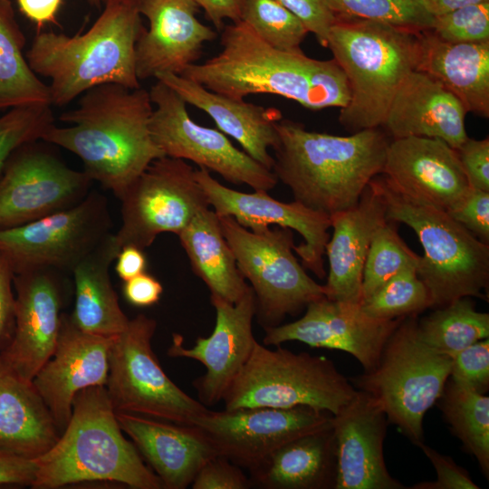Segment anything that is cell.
Wrapping results in <instances>:
<instances>
[{
    "label": "cell",
    "mask_w": 489,
    "mask_h": 489,
    "mask_svg": "<svg viewBox=\"0 0 489 489\" xmlns=\"http://www.w3.org/2000/svg\"><path fill=\"white\" fill-rule=\"evenodd\" d=\"M107 1H110V0H101V3L104 4V3L107 2Z\"/></svg>",
    "instance_id": "680465c9"
},
{
    "label": "cell",
    "mask_w": 489,
    "mask_h": 489,
    "mask_svg": "<svg viewBox=\"0 0 489 489\" xmlns=\"http://www.w3.org/2000/svg\"><path fill=\"white\" fill-rule=\"evenodd\" d=\"M427 31L449 43L489 41V2L433 16Z\"/></svg>",
    "instance_id": "b9f144b4"
},
{
    "label": "cell",
    "mask_w": 489,
    "mask_h": 489,
    "mask_svg": "<svg viewBox=\"0 0 489 489\" xmlns=\"http://www.w3.org/2000/svg\"><path fill=\"white\" fill-rule=\"evenodd\" d=\"M121 201V225L114 234L117 247L150 246L162 233L178 235L201 210L209 207L186 160L155 159L128 187Z\"/></svg>",
    "instance_id": "4fadbf2b"
},
{
    "label": "cell",
    "mask_w": 489,
    "mask_h": 489,
    "mask_svg": "<svg viewBox=\"0 0 489 489\" xmlns=\"http://www.w3.org/2000/svg\"><path fill=\"white\" fill-rule=\"evenodd\" d=\"M252 486L264 489H334L332 426L283 444L248 469Z\"/></svg>",
    "instance_id": "4dcf8cb0"
},
{
    "label": "cell",
    "mask_w": 489,
    "mask_h": 489,
    "mask_svg": "<svg viewBox=\"0 0 489 489\" xmlns=\"http://www.w3.org/2000/svg\"><path fill=\"white\" fill-rule=\"evenodd\" d=\"M240 21L273 48L297 52L309 34L303 24L275 0H244Z\"/></svg>",
    "instance_id": "f35d334b"
},
{
    "label": "cell",
    "mask_w": 489,
    "mask_h": 489,
    "mask_svg": "<svg viewBox=\"0 0 489 489\" xmlns=\"http://www.w3.org/2000/svg\"><path fill=\"white\" fill-rule=\"evenodd\" d=\"M153 108L149 91L141 87L101 84L60 115L70 126L53 124L41 140L78 156L90 178L120 199L151 162L165 156L149 129Z\"/></svg>",
    "instance_id": "6da1fadb"
},
{
    "label": "cell",
    "mask_w": 489,
    "mask_h": 489,
    "mask_svg": "<svg viewBox=\"0 0 489 489\" xmlns=\"http://www.w3.org/2000/svg\"><path fill=\"white\" fill-rule=\"evenodd\" d=\"M203 9L208 19L217 30H222L226 20L232 23L240 21L244 0H195Z\"/></svg>",
    "instance_id": "f5cc1de1"
},
{
    "label": "cell",
    "mask_w": 489,
    "mask_h": 489,
    "mask_svg": "<svg viewBox=\"0 0 489 489\" xmlns=\"http://www.w3.org/2000/svg\"><path fill=\"white\" fill-rule=\"evenodd\" d=\"M251 481L241 467L226 457L216 455L199 469L192 484V489H248Z\"/></svg>",
    "instance_id": "f6af8a7d"
},
{
    "label": "cell",
    "mask_w": 489,
    "mask_h": 489,
    "mask_svg": "<svg viewBox=\"0 0 489 489\" xmlns=\"http://www.w3.org/2000/svg\"><path fill=\"white\" fill-rule=\"evenodd\" d=\"M91 183L84 171L69 168L37 141L21 147L0 176V229L77 205L91 192Z\"/></svg>",
    "instance_id": "9a60e30c"
},
{
    "label": "cell",
    "mask_w": 489,
    "mask_h": 489,
    "mask_svg": "<svg viewBox=\"0 0 489 489\" xmlns=\"http://www.w3.org/2000/svg\"><path fill=\"white\" fill-rule=\"evenodd\" d=\"M451 432L489 478V398L448 379L436 403Z\"/></svg>",
    "instance_id": "e575fe53"
},
{
    "label": "cell",
    "mask_w": 489,
    "mask_h": 489,
    "mask_svg": "<svg viewBox=\"0 0 489 489\" xmlns=\"http://www.w3.org/2000/svg\"><path fill=\"white\" fill-rule=\"evenodd\" d=\"M417 71L441 83L467 113L489 118V41L449 43L421 31Z\"/></svg>",
    "instance_id": "f1b7e54d"
},
{
    "label": "cell",
    "mask_w": 489,
    "mask_h": 489,
    "mask_svg": "<svg viewBox=\"0 0 489 489\" xmlns=\"http://www.w3.org/2000/svg\"><path fill=\"white\" fill-rule=\"evenodd\" d=\"M275 347L256 343L222 399L225 409L309 407L335 415L355 396L328 358Z\"/></svg>",
    "instance_id": "9c48e42d"
},
{
    "label": "cell",
    "mask_w": 489,
    "mask_h": 489,
    "mask_svg": "<svg viewBox=\"0 0 489 489\" xmlns=\"http://www.w3.org/2000/svg\"><path fill=\"white\" fill-rule=\"evenodd\" d=\"M275 128L272 170L294 200L312 210L331 216L356 206L382 173L390 139L381 128L339 136L283 118Z\"/></svg>",
    "instance_id": "3957f363"
},
{
    "label": "cell",
    "mask_w": 489,
    "mask_h": 489,
    "mask_svg": "<svg viewBox=\"0 0 489 489\" xmlns=\"http://www.w3.org/2000/svg\"><path fill=\"white\" fill-rule=\"evenodd\" d=\"M138 8L149 21L135 46L139 81L161 73L181 75L216 38V32L198 20L195 0H138Z\"/></svg>",
    "instance_id": "7402d4cb"
},
{
    "label": "cell",
    "mask_w": 489,
    "mask_h": 489,
    "mask_svg": "<svg viewBox=\"0 0 489 489\" xmlns=\"http://www.w3.org/2000/svg\"><path fill=\"white\" fill-rule=\"evenodd\" d=\"M14 273L0 254V345L9 341L14 326Z\"/></svg>",
    "instance_id": "681fc988"
},
{
    "label": "cell",
    "mask_w": 489,
    "mask_h": 489,
    "mask_svg": "<svg viewBox=\"0 0 489 489\" xmlns=\"http://www.w3.org/2000/svg\"><path fill=\"white\" fill-rule=\"evenodd\" d=\"M34 489L110 481L134 489H162L133 443L123 435L105 386L75 396L72 416L54 446L34 459Z\"/></svg>",
    "instance_id": "5b68a950"
},
{
    "label": "cell",
    "mask_w": 489,
    "mask_h": 489,
    "mask_svg": "<svg viewBox=\"0 0 489 489\" xmlns=\"http://www.w3.org/2000/svg\"><path fill=\"white\" fill-rule=\"evenodd\" d=\"M196 177L207 203L218 216H232L250 230H259L275 225L298 232L303 238L295 252L302 265L318 278L326 276L325 247L330 238V216L312 210L294 200L282 202L270 197L267 191L241 192L222 185L206 168L196 170Z\"/></svg>",
    "instance_id": "d6986e66"
},
{
    "label": "cell",
    "mask_w": 489,
    "mask_h": 489,
    "mask_svg": "<svg viewBox=\"0 0 489 489\" xmlns=\"http://www.w3.org/2000/svg\"><path fill=\"white\" fill-rule=\"evenodd\" d=\"M120 249L110 233L72 269L75 301L70 315L81 331L102 337H116L129 319L121 310L110 278V266Z\"/></svg>",
    "instance_id": "1f68e13d"
},
{
    "label": "cell",
    "mask_w": 489,
    "mask_h": 489,
    "mask_svg": "<svg viewBox=\"0 0 489 489\" xmlns=\"http://www.w3.org/2000/svg\"><path fill=\"white\" fill-rule=\"evenodd\" d=\"M369 316L382 320L417 315L432 307L429 292L418 277L417 268L397 273L361 302Z\"/></svg>",
    "instance_id": "8d00e7d4"
},
{
    "label": "cell",
    "mask_w": 489,
    "mask_h": 489,
    "mask_svg": "<svg viewBox=\"0 0 489 489\" xmlns=\"http://www.w3.org/2000/svg\"><path fill=\"white\" fill-rule=\"evenodd\" d=\"M449 379L485 394L489 388V340L473 343L452 357Z\"/></svg>",
    "instance_id": "7bdbcfd3"
},
{
    "label": "cell",
    "mask_w": 489,
    "mask_h": 489,
    "mask_svg": "<svg viewBox=\"0 0 489 489\" xmlns=\"http://www.w3.org/2000/svg\"><path fill=\"white\" fill-rule=\"evenodd\" d=\"M395 224L388 221L372 237L363 268L362 301L404 269L417 268L420 256L402 240Z\"/></svg>",
    "instance_id": "74e56055"
},
{
    "label": "cell",
    "mask_w": 489,
    "mask_h": 489,
    "mask_svg": "<svg viewBox=\"0 0 489 489\" xmlns=\"http://www.w3.org/2000/svg\"><path fill=\"white\" fill-rule=\"evenodd\" d=\"M60 273L38 269L14 276V326L0 356L30 381L52 357L57 344L63 298Z\"/></svg>",
    "instance_id": "ffe728a7"
},
{
    "label": "cell",
    "mask_w": 489,
    "mask_h": 489,
    "mask_svg": "<svg viewBox=\"0 0 489 489\" xmlns=\"http://www.w3.org/2000/svg\"><path fill=\"white\" fill-rule=\"evenodd\" d=\"M446 213L489 244V192L469 187Z\"/></svg>",
    "instance_id": "ee69618b"
},
{
    "label": "cell",
    "mask_w": 489,
    "mask_h": 489,
    "mask_svg": "<svg viewBox=\"0 0 489 489\" xmlns=\"http://www.w3.org/2000/svg\"><path fill=\"white\" fill-rule=\"evenodd\" d=\"M17 4L21 13L40 28L44 24L56 23L62 0H17Z\"/></svg>",
    "instance_id": "11a10c76"
},
{
    "label": "cell",
    "mask_w": 489,
    "mask_h": 489,
    "mask_svg": "<svg viewBox=\"0 0 489 489\" xmlns=\"http://www.w3.org/2000/svg\"><path fill=\"white\" fill-rule=\"evenodd\" d=\"M25 36L11 0H0V110L35 103L52 105L49 86L24 54Z\"/></svg>",
    "instance_id": "836d02e7"
},
{
    "label": "cell",
    "mask_w": 489,
    "mask_h": 489,
    "mask_svg": "<svg viewBox=\"0 0 489 489\" xmlns=\"http://www.w3.org/2000/svg\"><path fill=\"white\" fill-rule=\"evenodd\" d=\"M416 317H405L388 340L377 366L350 382L374 398L388 423L417 446L424 442V416L449 379L452 358L422 341Z\"/></svg>",
    "instance_id": "ba28073f"
},
{
    "label": "cell",
    "mask_w": 489,
    "mask_h": 489,
    "mask_svg": "<svg viewBox=\"0 0 489 489\" xmlns=\"http://www.w3.org/2000/svg\"><path fill=\"white\" fill-rule=\"evenodd\" d=\"M429 459L436 472V480L420 482L411 489H479L469 473L455 463L448 455L440 454L424 442L417 445Z\"/></svg>",
    "instance_id": "bcb514c9"
},
{
    "label": "cell",
    "mask_w": 489,
    "mask_h": 489,
    "mask_svg": "<svg viewBox=\"0 0 489 489\" xmlns=\"http://www.w3.org/2000/svg\"><path fill=\"white\" fill-rule=\"evenodd\" d=\"M115 260V271L118 276L124 282L141 274L146 271V255L143 249L137 246H122Z\"/></svg>",
    "instance_id": "db71d44e"
},
{
    "label": "cell",
    "mask_w": 489,
    "mask_h": 489,
    "mask_svg": "<svg viewBox=\"0 0 489 489\" xmlns=\"http://www.w3.org/2000/svg\"><path fill=\"white\" fill-rule=\"evenodd\" d=\"M420 2L430 15L436 16L468 5L489 2V0H420Z\"/></svg>",
    "instance_id": "9f6ffc18"
},
{
    "label": "cell",
    "mask_w": 489,
    "mask_h": 489,
    "mask_svg": "<svg viewBox=\"0 0 489 489\" xmlns=\"http://www.w3.org/2000/svg\"><path fill=\"white\" fill-rule=\"evenodd\" d=\"M331 414L309 407L208 408L193 426L206 435L218 455L249 469L290 440L331 427Z\"/></svg>",
    "instance_id": "2e32d148"
},
{
    "label": "cell",
    "mask_w": 489,
    "mask_h": 489,
    "mask_svg": "<svg viewBox=\"0 0 489 489\" xmlns=\"http://www.w3.org/2000/svg\"><path fill=\"white\" fill-rule=\"evenodd\" d=\"M92 26L68 36L38 33L25 57L31 69L50 80L52 105L64 106L105 83L140 87L135 46L145 29L138 0H110Z\"/></svg>",
    "instance_id": "277c9868"
},
{
    "label": "cell",
    "mask_w": 489,
    "mask_h": 489,
    "mask_svg": "<svg viewBox=\"0 0 489 489\" xmlns=\"http://www.w3.org/2000/svg\"><path fill=\"white\" fill-rule=\"evenodd\" d=\"M34 459L20 457L0 450V485H30L36 475Z\"/></svg>",
    "instance_id": "f907efd6"
},
{
    "label": "cell",
    "mask_w": 489,
    "mask_h": 489,
    "mask_svg": "<svg viewBox=\"0 0 489 489\" xmlns=\"http://www.w3.org/2000/svg\"><path fill=\"white\" fill-rule=\"evenodd\" d=\"M386 205L387 219L409 226L424 250L417 273L432 307L462 297L487 300L489 244L480 241L445 210L408 199L379 175L371 180Z\"/></svg>",
    "instance_id": "52a82bcc"
},
{
    "label": "cell",
    "mask_w": 489,
    "mask_h": 489,
    "mask_svg": "<svg viewBox=\"0 0 489 489\" xmlns=\"http://www.w3.org/2000/svg\"><path fill=\"white\" fill-rule=\"evenodd\" d=\"M417 332L427 346L452 357L473 343L488 339L489 314L478 312L470 297H462L417 321Z\"/></svg>",
    "instance_id": "d590c367"
},
{
    "label": "cell",
    "mask_w": 489,
    "mask_h": 489,
    "mask_svg": "<svg viewBox=\"0 0 489 489\" xmlns=\"http://www.w3.org/2000/svg\"><path fill=\"white\" fill-rule=\"evenodd\" d=\"M116 417L165 489L188 487L204 464L218 455L196 426L126 412H116Z\"/></svg>",
    "instance_id": "d4e9b609"
},
{
    "label": "cell",
    "mask_w": 489,
    "mask_h": 489,
    "mask_svg": "<svg viewBox=\"0 0 489 489\" xmlns=\"http://www.w3.org/2000/svg\"><path fill=\"white\" fill-rule=\"evenodd\" d=\"M193 272L206 283L210 296L237 302L250 288L225 238L219 216L209 207L198 212L177 235Z\"/></svg>",
    "instance_id": "d6a6232c"
},
{
    "label": "cell",
    "mask_w": 489,
    "mask_h": 489,
    "mask_svg": "<svg viewBox=\"0 0 489 489\" xmlns=\"http://www.w3.org/2000/svg\"><path fill=\"white\" fill-rule=\"evenodd\" d=\"M381 175L408 199L445 211L470 187L456 149L439 139H392Z\"/></svg>",
    "instance_id": "603a6c76"
},
{
    "label": "cell",
    "mask_w": 489,
    "mask_h": 489,
    "mask_svg": "<svg viewBox=\"0 0 489 489\" xmlns=\"http://www.w3.org/2000/svg\"><path fill=\"white\" fill-rule=\"evenodd\" d=\"M466 110L441 83L420 71L403 81L381 129L388 137L439 139L457 149L468 138Z\"/></svg>",
    "instance_id": "4316f807"
},
{
    "label": "cell",
    "mask_w": 489,
    "mask_h": 489,
    "mask_svg": "<svg viewBox=\"0 0 489 489\" xmlns=\"http://www.w3.org/2000/svg\"><path fill=\"white\" fill-rule=\"evenodd\" d=\"M404 318H373L361 303L323 296L310 302L300 319L264 328L263 344L280 346L296 340L314 348L343 350L368 372L377 366L388 340Z\"/></svg>",
    "instance_id": "e0dca14e"
},
{
    "label": "cell",
    "mask_w": 489,
    "mask_h": 489,
    "mask_svg": "<svg viewBox=\"0 0 489 489\" xmlns=\"http://www.w3.org/2000/svg\"><path fill=\"white\" fill-rule=\"evenodd\" d=\"M220 43L216 55L189 65L181 75L235 100L273 94L314 110L342 109L350 100L347 77L333 58L273 48L242 21L224 26Z\"/></svg>",
    "instance_id": "7a4b0ae2"
},
{
    "label": "cell",
    "mask_w": 489,
    "mask_h": 489,
    "mask_svg": "<svg viewBox=\"0 0 489 489\" xmlns=\"http://www.w3.org/2000/svg\"><path fill=\"white\" fill-rule=\"evenodd\" d=\"M340 16H352L388 23L416 31L429 29L433 16L420 0H322Z\"/></svg>",
    "instance_id": "ab89813d"
},
{
    "label": "cell",
    "mask_w": 489,
    "mask_h": 489,
    "mask_svg": "<svg viewBox=\"0 0 489 489\" xmlns=\"http://www.w3.org/2000/svg\"><path fill=\"white\" fill-rule=\"evenodd\" d=\"M51 106L35 103L14 107L0 117V176L14 151L41 140L45 130L53 124Z\"/></svg>",
    "instance_id": "60d3db41"
},
{
    "label": "cell",
    "mask_w": 489,
    "mask_h": 489,
    "mask_svg": "<svg viewBox=\"0 0 489 489\" xmlns=\"http://www.w3.org/2000/svg\"><path fill=\"white\" fill-rule=\"evenodd\" d=\"M89 4L93 6L100 7L101 4V0H88Z\"/></svg>",
    "instance_id": "6f0895ef"
},
{
    "label": "cell",
    "mask_w": 489,
    "mask_h": 489,
    "mask_svg": "<svg viewBox=\"0 0 489 489\" xmlns=\"http://www.w3.org/2000/svg\"><path fill=\"white\" fill-rule=\"evenodd\" d=\"M114 338L84 332L70 315L62 314L55 350L33 379L61 433L69 423L77 393L106 385Z\"/></svg>",
    "instance_id": "cb8c5ba5"
},
{
    "label": "cell",
    "mask_w": 489,
    "mask_h": 489,
    "mask_svg": "<svg viewBox=\"0 0 489 489\" xmlns=\"http://www.w3.org/2000/svg\"><path fill=\"white\" fill-rule=\"evenodd\" d=\"M111 226L107 198L91 191L70 208L0 229V254L14 274L38 269L72 273L110 233Z\"/></svg>",
    "instance_id": "7c38bea8"
},
{
    "label": "cell",
    "mask_w": 489,
    "mask_h": 489,
    "mask_svg": "<svg viewBox=\"0 0 489 489\" xmlns=\"http://www.w3.org/2000/svg\"><path fill=\"white\" fill-rule=\"evenodd\" d=\"M275 1L294 14L321 46L327 47L329 33L336 16L322 0Z\"/></svg>",
    "instance_id": "7dc6e473"
},
{
    "label": "cell",
    "mask_w": 489,
    "mask_h": 489,
    "mask_svg": "<svg viewBox=\"0 0 489 489\" xmlns=\"http://www.w3.org/2000/svg\"><path fill=\"white\" fill-rule=\"evenodd\" d=\"M457 156L472 188L489 192V139H467L456 149Z\"/></svg>",
    "instance_id": "c3c4849f"
},
{
    "label": "cell",
    "mask_w": 489,
    "mask_h": 489,
    "mask_svg": "<svg viewBox=\"0 0 489 489\" xmlns=\"http://www.w3.org/2000/svg\"><path fill=\"white\" fill-rule=\"evenodd\" d=\"M332 235L325 247L329 263L325 295L337 301H362V274L375 232L386 224V205L371 181L358 204L330 216Z\"/></svg>",
    "instance_id": "484cf974"
},
{
    "label": "cell",
    "mask_w": 489,
    "mask_h": 489,
    "mask_svg": "<svg viewBox=\"0 0 489 489\" xmlns=\"http://www.w3.org/2000/svg\"><path fill=\"white\" fill-rule=\"evenodd\" d=\"M221 229L237 266L254 293L258 323L274 327L287 316L299 314L325 295L293 254V232L270 226L250 230L232 216H219Z\"/></svg>",
    "instance_id": "30bf717a"
},
{
    "label": "cell",
    "mask_w": 489,
    "mask_h": 489,
    "mask_svg": "<svg viewBox=\"0 0 489 489\" xmlns=\"http://www.w3.org/2000/svg\"><path fill=\"white\" fill-rule=\"evenodd\" d=\"M335 16L327 48L344 72L350 92L339 121L349 133L381 128L401 83L417 70L421 31Z\"/></svg>",
    "instance_id": "8992f818"
},
{
    "label": "cell",
    "mask_w": 489,
    "mask_h": 489,
    "mask_svg": "<svg viewBox=\"0 0 489 489\" xmlns=\"http://www.w3.org/2000/svg\"><path fill=\"white\" fill-rule=\"evenodd\" d=\"M155 79L170 87L187 104L206 113L220 131L235 139L250 157L272 170L273 157L269 150L278 142L275 124L282 118L278 110L225 97L182 75L161 73Z\"/></svg>",
    "instance_id": "83f0119b"
},
{
    "label": "cell",
    "mask_w": 489,
    "mask_h": 489,
    "mask_svg": "<svg viewBox=\"0 0 489 489\" xmlns=\"http://www.w3.org/2000/svg\"><path fill=\"white\" fill-rule=\"evenodd\" d=\"M210 302L216 311L212 333L198 337L189 348L184 347L180 334H174L168 350L169 357L195 360L205 366V374L194 380L193 387L206 407L223 399L258 342L253 332L256 303L251 286L235 303L217 296H210Z\"/></svg>",
    "instance_id": "ac0fdd59"
},
{
    "label": "cell",
    "mask_w": 489,
    "mask_h": 489,
    "mask_svg": "<svg viewBox=\"0 0 489 489\" xmlns=\"http://www.w3.org/2000/svg\"><path fill=\"white\" fill-rule=\"evenodd\" d=\"M149 91L155 105L150 133L165 156L192 161L235 185L267 192L275 187L273 170L235 147L219 129L197 123L187 102L170 87L157 80Z\"/></svg>",
    "instance_id": "5bb4252c"
},
{
    "label": "cell",
    "mask_w": 489,
    "mask_h": 489,
    "mask_svg": "<svg viewBox=\"0 0 489 489\" xmlns=\"http://www.w3.org/2000/svg\"><path fill=\"white\" fill-rule=\"evenodd\" d=\"M387 416L368 393L353 398L332 415L336 454L334 489H403L388 473L383 454Z\"/></svg>",
    "instance_id": "44dd1931"
},
{
    "label": "cell",
    "mask_w": 489,
    "mask_h": 489,
    "mask_svg": "<svg viewBox=\"0 0 489 489\" xmlns=\"http://www.w3.org/2000/svg\"><path fill=\"white\" fill-rule=\"evenodd\" d=\"M157 321L139 313L113 340L105 388L116 412L193 425L208 410L165 373L152 350Z\"/></svg>",
    "instance_id": "8fae6325"
},
{
    "label": "cell",
    "mask_w": 489,
    "mask_h": 489,
    "mask_svg": "<svg viewBox=\"0 0 489 489\" xmlns=\"http://www.w3.org/2000/svg\"><path fill=\"white\" fill-rule=\"evenodd\" d=\"M162 292L163 286L160 282L147 273L125 281L123 285L126 301L136 307H148L157 303Z\"/></svg>",
    "instance_id": "816d5d0a"
},
{
    "label": "cell",
    "mask_w": 489,
    "mask_h": 489,
    "mask_svg": "<svg viewBox=\"0 0 489 489\" xmlns=\"http://www.w3.org/2000/svg\"><path fill=\"white\" fill-rule=\"evenodd\" d=\"M61 432L36 390L0 356V450L35 459L51 449Z\"/></svg>",
    "instance_id": "f546056e"
}]
</instances>
